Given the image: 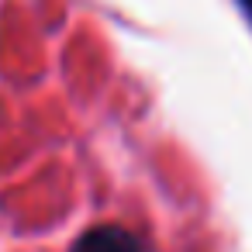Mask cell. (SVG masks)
<instances>
[{"mask_svg":"<svg viewBox=\"0 0 252 252\" xmlns=\"http://www.w3.org/2000/svg\"><path fill=\"white\" fill-rule=\"evenodd\" d=\"M238 7H242V11H245V18L252 21V0H238Z\"/></svg>","mask_w":252,"mask_h":252,"instance_id":"6da1fadb","label":"cell"}]
</instances>
